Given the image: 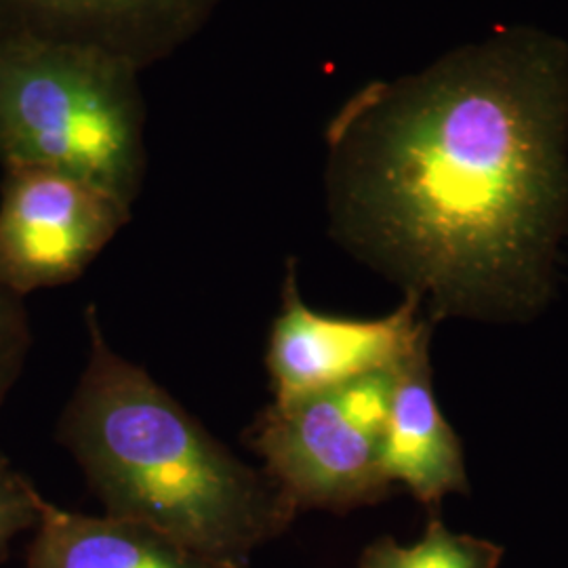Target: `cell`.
Instances as JSON below:
<instances>
[{
	"label": "cell",
	"instance_id": "obj_9",
	"mask_svg": "<svg viewBox=\"0 0 568 568\" xmlns=\"http://www.w3.org/2000/svg\"><path fill=\"white\" fill-rule=\"evenodd\" d=\"M37 506L39 520L26 568H246L108 514L68 511L42 495Z\"/></svg>",
	"mask_w": 568,
	"mask_h": 568
},
{
	"label": "cell",
	"instance_id": "obj_7",
	"mask_svg": "<svg viewBox=\"0 0 568 568\" xmlns=\"http://www.w3.org/2000/svg\"><path fill=\"white\" fill-rule=\"evenodd\" d=\"M224 0H0V32L79 44L143 70L192 41Z\"/></svg>",
	"mask_w": 568,
	"mask_h": 568
},
{
	"label": "cell",
	"instance_id": "obj_8",
	"mask_svg": "<svg viewBox=\"0 0 568 568\" xmlns=\"http://www.w3.org/2000/svg\"><path fill=\"white\" fill-rule=\"evenodd\" d=\"M379 466L389 485H403L427 508L469 488L462 443L432 386L429 335L396 366Z\"/></svg>",
	"mask_w": 568,
	"mask_h": 568
},
{
	"label": "cell",
	"instance_id": "obj_4",
	"mask_svg": "<svg viewBox=\"0 0 568 568\" xmlns=\"http://www.w3.org/2000/svg\"><path fill=\"white\" fill-rule=\"evenodd\" d=\"M394 375L396 368L379 371L291 405H270L262 413L248 445L297 514L349 511L389 495L379 445Z\"/></svg>",
	"mask_w": 568,
	"mask_h": 568
},
{
	"label": "cell",
	"instance_id": "obj_11",
	"mask_svg": "<svg viewBox=\"0 0 568 568\" xmlns=\"http://www.w3.org/2000/svg\"><path fill=\"white\" fill-rule=\"evenodd\" d=\"M39 495L28 476L0 455V562L9 556L18 535L37 527Z\"/></svg>",
	"mask_w": 568,
	"mask_h": 568
},
{
	"label": "cell",
	"instance_id": "obj_1",
	"mask_svg": "<svg viewBox=\"0 0 568 568\" xmlns=\"http://www.w3.org/2000/svg\"><path fill=\"white\" fill-rule=\"evenodd\" d=\"M337 243L440 312L532 300L568 222V42L499 28L326 124Z\"/></svg>",
	"mask_w": 568,
	"mask_h": 568
},
{
	"label": "cell",
	"instance_id": "obj_6",
	"mask_svg": "<svg viewBox=\"0 0 568 568\" xmlns=\"http://www.w3.org/2000/svg\"><path fill=\"white\" fill-rule=\"evenodd\" d=\"M419 310L422 300L406 293L405 304L384 318L354 321L314 312L302 300L295 262H288L283 312L274 321L265 356L272 405H291L396 368L429 335Z\"/></svg>",
	"mask_w": 568,
	"mask_h": 568
},
{
	"label": "cell",
	"instance_id": "obj_5",
	"mask_svg": "<svg viewBox=\"0 0 568 568\" xmlns=\"http://www.w3.org/2000/svg\"><path fill=\"white\" fill-rule=\"evenodd\" d=\"M131 220V206L93 183L42 166H4L0 288L26 297L72 283Z\"/></svg>",
	"mask_w": 568,
	"mask_h": 568
},
{
	"label": "cell",
	"instance_id": "obj_10",
	"mask_svg": "<svg viewBox=\"0 0 568 568\" xmlns=\"http://www.w3.org/2000/svg\"><path fill=\"white\" fill-rule=\"evenodd\" d=\"M504 548L487 539L450 532L438 518L427 523L424 537L400 546L382 537L363 551L358 568H497Z\"/></svg>",
	"mask_w": 568,
	"mask_h": 568
},
{
	"label": "cell",
	"instance_id": "obj_12",
	"mask_svg": "<svg viewBox=\"0 0 568 568\" xmlns=\"http://www.w3.org/2000/svg\"><path fill=\"white\" fill-rule=\"evenodd\" d=\"M32 344L23 297L0 288V405L20 379Z\"/></svg>",
	"mask_w": 568,
	"mask_h": 568
},
{
	"label": "cell",
	"instance_id": "obj_2",
	"mask_svg": "<svg viewBox=\"0 0 568 568\" xmlns=\"http://www.w3.org/2000/svg\"><path fill=\"white\" fill-rule=\"evenodd\" d=\"M89 358L61 415L68 448L108 516L204 556L246 565L297 511L265 474L224 447L150 373L105 342L87 307Z\"/></svg>",
	"mask_w": 568,
	"mask_h": 568
},
{
	"label": "cell",
	"instance_id": "obj_3",
	"mask_svg": "<svg viewBox=\"0 0 568 568\" xmlns=\"http://www.w3.org/2000/svg\"><path fill=\"white\" fill-rule=\"evenodd\" d=\"M140 79L100 51L0 32L2 169H53L133 206L148 166Z\"/></svg>",
	"mask_w": 568,
	"mask_h": 568
}]
</instances>
